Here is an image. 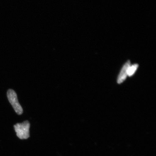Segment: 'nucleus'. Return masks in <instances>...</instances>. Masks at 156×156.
<instances>
[{"label":"nucleus","instance_id":"nucleus-1","mask_svg":"<svg viewBox=\"0 0 156 156\" xmlns=\"http://www.w3.org/2000/svg\"><path fill=\"white\" fill-rule=\"evenodd\" d=\"M15 131L17 136L21 139H26L29 137L30 124L26 120L22 123H18L14 126Z\"/></svg>","mask_w":156,"mask_h":156},{"label":"nucleus","instance_id":"nucleus-2","mask_svg":"<svg viewBox=\"0 0 156 156\" xmlns=\"http://www.w3.org/2000/svg\"><path fill=\"white\" fill-rule=\"evenodd\" d=\"M7 97L16 112L19 115L22 114L23 112V109L19 102L15 91L12 89H9L7 92Z\"/></svg>","mask_w":156,"mask_h":156},{"label":"nucleus","instance_id":"nucleus-3","mask_svg":"<svg viewBox=\"0 0 156 156\" xmlns=\"http://www.w3.org/2000/svg\"><path fill=\"white\" fill-rule=\"evenodd\" d=\"M130 66V62L128 61L125 64L123 67L121 71L118 79V83H122L124 81L128 76V68Z\"/></svg>","mask_w":156,"mask_h":156},{"label":"nucleus","instance_id":"nucleus-4","mask_svg":"<svg viewBox=\"0 0 156 156\" xmlns=\"http://www.w3.org/2000/svg\"><path fill=\"white\" fill-rule=\"evenodd\" d=\"M138 67V64H134L133 65L130 66L128 68V76H131L135 73L136 70L137 69Z\"/></svg>","mask_w":156,"mask_h":156}]
</instances>
